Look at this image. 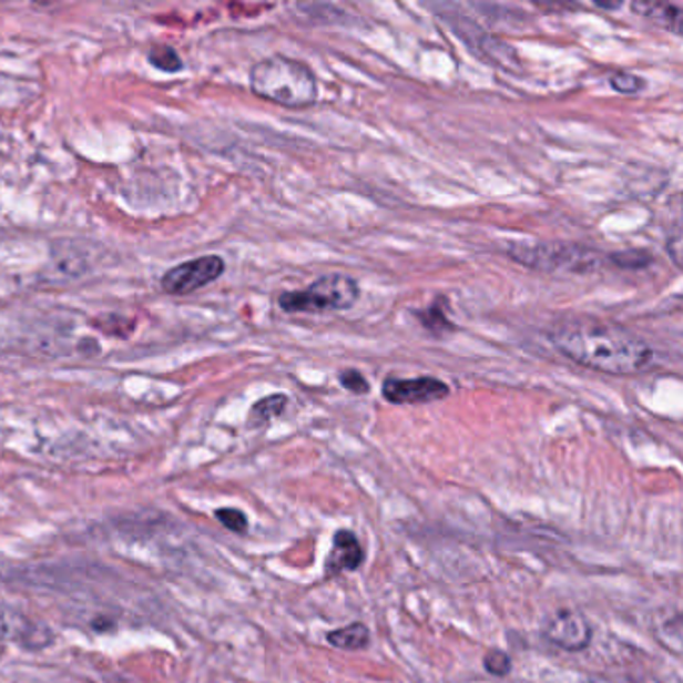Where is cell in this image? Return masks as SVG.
Wrapping results in <instances>:
<instances>
[{
    "instance_id": "cell-1",
    "label": "cell",
    "mask_w": 683,
    "mask_h": 683,
    "mask_svg": "<svg viewBox=\"0 0 683 683\" xmlns=\"http://www.w3.org/2000/svg\"><path fill=\"white\" fill-rule=\"evenodd\" d=\"M549 342L563 357L608 375H638L652 367L655 353L642 337L593 317L553 323Z\"/></svg>"
},
{
    "instance_id": "cell-2",
    "label": "cell",
    "mask_w": 683,
    "mask_h": 683,
    "mask_svg": "<svg viewBox=\"0 0 683 683\" xmlns=\"http://www.w3.org/2000/svg\"><path fill=\"white\" fill-rule=\"evenodd\" d=\"M248 86L259 99L287 109H305L317 103L319 83L305 62L273 54L253 64Z\"/></svg>"
},
{
    "instance_id": "cell-3",
    "label": "cell",
    "mask_w": 683,
    "mask_h": 683,
    "mask_svg": "<svg viewBox=\"0 0 683 683\" xmlns=\"http://www.w3.org/2000/svg\"><path fill=\"white\" fill-rule=\"evenodd\" d=\"M359 297L357 281L343 273H329L313 281L307 289L281 293L279 307L285 313H332L351 309Z\"/></svg>"
},
{
    "instance_id": "cell-4",
    "label": "cell",
    "mask_w": 683,
    "mask_h": 683,
    "mask_svg": "<svg viewBox=\"0 0 683 683\" xmlns=\"http://www.w3.org/2000/svg\"><path fill=\"white\" fill-rule=\"evenodd\" d=\"M508 255L529 269L570 271V273H590L598 269L603 257L598 251L575 243L509 245Z\"/></svg>"
},
{
    "instance_id": "cell-5",
    "label": "cell",
    "mask_w": 683,
    "mask_h": 683,
    "mask_svg": "<svg viewBox=\"0 0 683 683\" xmlns=\"http://www.w3.org/2000/svg\"><path fill=\"white\" fill-rule=\"evenodd\" d=\"M225 273V261L218 255H205L198 259L186 261L166 271L161 279V289L166 295H191L195 290L203 289L217 281Z\"/></svg>"
},
{
    "instance_id": "cell-6",
    "label": "cell",
    "mask_w": 683,
    "mask_h": 683,
    "mask_svg": "<svg viewBox=\"0 0 683 683\" xmlns=\"http://www.w3.org/2000/svg\"><path fill=\"white\" fill-rule=\"evenodd\" d=\"M384 397L394 405H425L441 401L451 394L449 385L431 375L401 379L389 377L384 381Z\"/></svg>"
},
{
    "instance_id": "cell-7",
    "label": "cell",
    "mask_w": 683,
    "mask_h": 683,
    "mask_svg": "<svg viewBox=\"0 0 683 683\" xmlns=\"http://www.w3.org/2000/svg\"><path fill=\"white\" fill-rule=\"evenodd\" d=\"M543 638L563 652H583L590 648L593 633L590 621L585 620L583 613L575 610H559L548 621Z\"/></svg>"
},
{
    "instance_id": "cell-8",
    "label": "cell",
    "mask_w": 683,
    "mask_h": 683,
    "mask_svg": "<svg viewBox=\"0 0 683 683\" xmlns=\"http://www.w3.org/2000/svg\"><path fill=\"white\" fill-rule=\"evenodd\" d=\"M0 642L21 643L27 650H42L52 642V632L39 621L27 620L22 613L0 603Z\"/></svg>"
},
{
    "instance_id": "cell-9",
    "label": "cell",
    "mask_w": 683,
    "mask_h": 683,
    "mask_svg": "<svg viewBox=\"0 0 683 683\" xmlns=\"http://www.w3.org/2000/svg\"><path fill=\"white\" fill-rule=\"evenodd\" d=\"M363 559L365 553L357 536L349 529H339L333 538L332 553L325 561V575L335 578L343 571H357L361 568Z\"/></svg>"
},
{
    "instance_id": "cell-10",
    "label": "cell",
    "mask_w": 683,
    "mask_h": 683,
    "mask_svg": "<svg viewBox=\"0 0 683 683\" xmlns=\"http://www.w3.org/2000/svg\"><path fill=\"white\" fill-rule=\"evenodd\" d=\"M632 9L657 27L667 29L673 34H682V9L665 2H633Z\"/></svg>"
},
{
    "instance_id": "cell-11",
    "label": "cell",
    "mask_w": 683,
    "mask_h": 683,
    "mask_svg": "<svg viewBox=\"0 0 683 683\" xmlns=\"http://www.w3.org/2000/svg\"><path fill=\"white\" fill-rule=\"evenodd\" d=\"M327 642L332 643L333 648L337 650H345V652H359L365 650L369 643H371V635L365 623L355 621L347 628L342 630H333L327 633Z\"/></svg>"
},
{
    "instance_id": "cell-12",
    "label": "cell",
    "mask_w": 683,
    "mask_h": 683,
    "mask_svg": "<svg viewBox=\"0 0 683 683\" xmlns=\"http://www.w3.org/2000/svg\"><path fill=\"white\" fill-rule=\"evenodd\" d=\"M287 405H289V397L287 395L275 394L269 395V397H263L248 411V427H263V425L271 424L273 419H277V417L285 414Z\"/></svg>"
},
{
    "instance_id": "cell-13",
    "label": "cell",
    "mask_w": 683,
    "mask_h": 683,
    "mask_svg": "<svg viewBox=\"0 0 683 683\" xmlns=\"http://www.w3.org/2000/svg\"><path fill=\"white\" fill-rule=\"evenodd\" d=\"M146 61L151 62V67H155L156 71H163V73H179L185 67L179 52L166 44H155L151 51L146 52Z\"/></svg>"
},
{
    "instance_id": "cell-14",
    "label": "cell",
    "mask_w": 683,
    "mask_h": 683,
    "mask_svg": "<svg viewBox=\"0 0 683 683\" xmlns=\"http://www.w3.org/2000/svg\"><path fill=\"white\" fill-rule=\"evenodd\" d=\"M91 325L96 327L99 332L104 333V335H114L119 339H126L131 333L135 332V322L133 319L123 317V315H113V313L96 317Z\"/></svg>"
},
{
    "instance_id": "cell-15",
    "label": "cell",
    "mask_w": 683,
    "mask_h": 683,
    "mask_svg": "<svg viewBox=\"0 0 683 683\" xmlns=\"http://www.w3.org/2000/svg\"><path fill=\"white\" fill-rule=\"evenodd\" d=\"M417 315H419V319H421V325H424L425 329L437 333V335L456 329V325L449 322L446 305H441V300H437V303H434V307L421 310V313H417Z\"/></svg>"
},
{
    "instance_id": "cell-16",
    "label": "cell",
    "mask_w": 683,
    "mask_h": 683,
    "mask_svg": "<svg viewBox=\"0 0 683 683\" xmlns=\"http://www.w3.org/2000/svg\"><path fill=\"white\" fill-rule=\"evenodd\" d=\"M608 261L618 265L621 269H645L652 263L653 255L645 248H628V251H620V253H611Z\"/></svg>"
},
{
    "instance_id": "cell-17",
    "label": "cell",
    "mask_w": 683,
    "mask_h": 683,
    "mask_svg": "<svg viewBox=\"0 0 683 683\" xmlns=\"http://www.w3.org/2000/svg\"><path fill=\"white\" fill-rule=\"evenodd\" d=\"M215 518L223 528H227L233 533H247L248 519L241 509L223 508L215 511Z\"/></svg>"
},
{
    "instance_id": "cell-18",
    "label": "cell",
    "mask_w": 683,
    "mask_h": 683,
    "mask_svg": "<svg viewBox=\"0 0 683 683\" xmlns=\"http://www.w3.org/2000/svg\"><path fill=\"white\" fill-rule=\"evenodd\" d=\"M611 89L621 94H638L645 89V81L642 77L630 73H615L610 79Z\"/></svg>"
},
{
    "instance_id": "cell-19",
    "label": "cell",
    "mask_w": 683,
    "mask_h": 683,
    "mask_svg": "<svg viewBox=\"0 0 683 683\" xmlns=\"http://www.w3.org/2000/svg\"><path fill=\"white\" fill-rule=\"evenodd\" d=\"M483 667L487 673L497 675V677H503L511 672V657L508 653L501 652V650H489L483 657Z\"/></svg>"
},
{
    "instance_id": "cell-20",
    "label": "cell",
    "mask_w": 683,
    "mask_h": 683,
    "mask_svg": "<svg viewBox=\"0 0 683 683\" xmlns=\"http://www.w3.org/2000/svg\"><path fill=\"white\" fill-rule=\"evenodd\" d=\"M339 384H342L343 389H347V391H351L355 395L369 394L371 391V385L363 377V373L357 371V369H345V371L339 373Z\"/></svg>"
},
{
    "instance_id": "cell-21",
    "label": "cell",
    "mask_w": 683,
    "mask_h": 683,
    "mask_svg": "<svg viewBox=\"0 0 683 683\" xmlns=\"http://www.w3.org/2000/svg\"><path fill=\"white\" fill-rule=\"evenodd\" d=\"M588 683H645L633 677H605V675H593L588 680Z\"/></svg>"
}]
</instances>
